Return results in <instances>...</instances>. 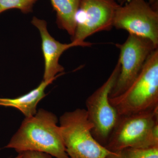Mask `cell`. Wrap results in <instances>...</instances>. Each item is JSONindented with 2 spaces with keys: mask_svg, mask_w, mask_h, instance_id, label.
<instances>
[{
  "mask_svg": "<svg viewBox=\"0 0 158 158\" xmlns=\"http://www.w3.org/2000/svg\"><path fill=\"white\" fill-rule=\"evenodd\" d=\"M31 23L39 31L42 40L41 47L44 60L43 80L48 81L61 76L63 74L64 68L59 64L60 57L69 49L81 46L73 41L63 44L57 41L49 33L47 23L44 20L34 17Z\"/></svg>",
  "mask_w": 158,
  "mask_h": 158,
  "instance_id": "obj_9",
  "label": "cell"
},
{
  "mask_svg": "<svg viewBox=\"0 0 158 158\" xmlns=\"http://www.w3.org/2000/svg\"><path fill=\"white\" fill-rule=\"evenodd\" d=\"M58 77L43 81L28 93L15 98H1L0 106L10 107L19 110L26 118L34 116L37 112V105L46 94L45 90Z\"/></svg>",
  "mask_w": 158,
  "mask_h": 158,
  "instance_id": "obj_10",
  "label": "cell"
},
{
  "mask_svg": "<svg viewBox=\"0 0 158 158\" xmlns=\"http://www.w3.org/2000/svg\"><path fill=\"white\" fill-rule=\"evenodd\" d=\"M116 46L120 52L118 60L120 72L110 94V98L118 96L129 87L150 55L158 48L149 40L132 34H129L124 43L118 44Z\"/></svg>",
  "mask_w": 158,
  "mask_h": 158,
  "instance_id": "obj_8",
  "label": "cell"
},
{
  "mask_svg": "<svg viewBox=\"0 0 158 158\" xmlns=\"http://www.w3.org/2000/svg\"><path fill=\"white\" fill-rule=\"evenodd\" d=\"M22 158H52V156L46 153L39 152L37 151L24 152L21 153Z\"/></svg>",
  "mask_w": 158,
  "mask_h": 158,
  "instance_id": "obj_14",
  "label": "cell"
},
{
  "mask_svg": "<svg viewBox=\"0 0 158 158\" xmlns=\"http://www.w3.org/2000/svg\"><path fill=\"white\" fill-rule=\"evenodd\" d=\"M158 146V107L120 116L105 147L112 152L128 148Z\"/></svg>",
  "mask_w": 158,
  "mask_h": 158,
  "instance_id": "obj_3",
  "label": "cell"
},
{
  "mask_svg": "<svg viewBox=\"0 0 158 158\" xmlns=\"http://www.w3.org/2000/svg\"><path fill=\"white\" fill-rule=\"evenodd\" d=\"M14 158H22V154L21 153H19L18 155Z\"/></svg>",
  "mask_w": 158,
  "mask_h": 158,
  "instance_id": "obj_17",
  "label": "cell"
},
{
  "mask_svg": "<svg viewBox=\"0 0 158 158\" xmlns=\"http://www.w3.org/2000/svg\"><path fill=\"white\" fill-rule=\"evenodd\" d=\"M54 10L56 13L58 27L66 31L71 38L75 32L76 15L81 0H50Z\"/></svg>",
  "mask_w": 158,
  "mask_h": 158,
  "instance_id": "obj_11",
  "label": "cell"
},
{
  "mask_svg": "<svg viewBox=\"0 0 158 158\" xmlns=\"http://www.w3.org/2000/svg\"><path fill=\"white\" fill-rule=\"evenodd\" d=\"M120 68L118 61L107 80L86 100V111L94 126L92 135L104 146L119 118L110 103V95L118 78Z\"/></svg>",
  "mask_w": 158,
  "mask_h": 158,
  "instance_id": "obj_5",
  "label": "cell"
},
{
  "mask_svg": "<svg viewBox=\"0 0 158 158\" xmlns=\"http://www.w3.org/2000/svg\"><path fill=\"white\" fill-rule=\"evenodd\" d=\"M119 116L158 107V48L150 55L135 80L123 93L110 98Z\"/></svg>",
  "mask_w": 158,
  "mask_h": 158,
  "instance_id": "obj_2",
  "label": "cell"
},
{
  "mask_svg": "<svg viewBox=\"0 0 158 158\" xmlns=\"http://www.w3.org/2000/svg\"><path fill=\"white\" fill-rule=\"evenodd\" d=\"M38 0H0V14L11 9H17L24 14L33 10L34 4Z\"/></svg>",
  "mask_w": 158,
  "mask_h": 158,
  "instance_id": "obj_13",
  "label": "cell"
},
{
  "mask_svg": "<svg viewBox=\"0 0 158 158\" xmlns=\"http://www.w3.org/2000/svg\"><path fill=\"white\" fill-rule=\"evenodd\" d=\"M120 5L115 0H81L76 15V27L72 41L82 47L91 45L85 40L113 27L115 14Z\"/></svg>",
  "mask_w": 158,
  "mask_h": 158,
  "instance_id": "obj_6",
  "label": "cell"
},
{
  "mask_svg": "<svg viewBox=\"0 0 158 158\" xmlns=\"http://www.w3.org/2000/svg\"><path fill=\"white\" fill-rule=\"evenodd\" d=\"M60 125L66 152L70 158H107L112 152L93 137L94 126L86 109L65 112L60 116Z\"/></svg>",
  "mask_w": 158,
  "mask_h": 158,
  "instance_id": "obj_4",
  "label": "cell"
},
{
  "mask_svg": "<svg viewBox=\"0 0 158 158\" xmlns=\"http://www.w3.org/2000/svg\"><path fill=\"white\" fill-rule=\"evenodd\" d=\"M58 122L54 113L40 109L34 116L26 117L5 148L14 149L19 153L31 151L56 158H70Z\"/></svg>",
  "mask_w": 158,
  "mask_h": 158,
  "instance_id": "obj_1",
  "label": "cell"
},
{
  "mask_svg": "<svg viewBox=\"0 0 158 158\" xmlns=\"http://www.w3.org/2000/svg\"><path fill=\"white\" fill-rule=\"evenodd\" d=\"M107 158H158V146L146 148H128L112 152Z\"/></svg>",
  "mask_w": 158,
  "mask_h": 158,
  "instance_id": "obj_12",
  "label": "cell"
},
{
  "mask_svg": "<svg viewBox=\"0 0 158 158\" xmlns=\"http://www.w3.org/2000/svg\"><path fill=\"white\" fill-rule=\"evenodd\" d=\"M115 1H116L120 5H122L126 3L129 0H115Z\"/></svg>",
  "mask_w": 158,
  "mask_h": 158,
  "instance_id": "obj_16",
  "label": "cell"
},
{
  "mask_svg": "<svg viewBox=\"0 0 158 158\" xmlns=\"http://www.w3.org/2000/svg\"><path fill=\"white\" fill-rule=\"evenodd\" d=\"M113 27L149 40L158 47V10L145 0H129L116 10Z\"/></svg>",
  "mask_w": 158,
  "mask_h": 158,
  "instance_id": "obj_7",
  "label": "cell"
},
{
  "mask_svg": "<svg viewBox=\"0 0 158 158\" xmlns=\"http://www.w3.org/2000/svg\"><path fill=\"white\" fill-rule=\"evenodd\" d=\"M148 2L154 8L158 9V0H149Z\"/></svg>",
  "mask_w": 158,
  "mask_h": 158,
  "instance_id": "obj_15",
  "label": "cell"
}]
</instances>
